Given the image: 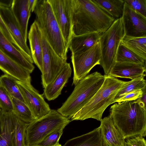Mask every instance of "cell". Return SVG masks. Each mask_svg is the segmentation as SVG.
Returning <instances> with one entry per match:
<instances>
[{"label": "cell", "instance_id": "cell-41", "mask_svg": "<svg viewBox=\"0 0 146 146\" xmlns=\"http://www.w3.org/2000/svg\"><path fill=\"white\" fill-rule=\"evenodd\" d=\"M1 109L0 108V112H1Z\"/></svg>", "mask_w": 146, "mask_h": 146}, {"label": "cell", "instance_id": "cell-26", "mask_svg": "<svg viewBox=\"0 0 146 146\" xmlns=\"http://www.w3.org/2000/svg\"><path fill=\"white\" fill-rule=\"evenodd\" d=\"M146 60L121 42L116 54V62H130L146 66Z\"/></svg>", "mask_w": 146, "mask_h": 146}, {"label": "cell", "instance_id": "cell-25", "mask_svg": "<svg viewBox=\"0 0 146 146\" xmlns=\"http://www.w3.org/2000/svg\"><path fill=\"white\" fill-rule=\"evenodd\" d=\"M121 42L132 52L146 60V36L125 35Z\"/></svg>", "mask_w": 146, "mask_h": 146}, {"label": "cell", "instance_id": "cell-11", "mask_svg": "<svg viewBox=\"0 0 146 146\" xmlns=\"http://www.w3.org/2000/svg\"><path fill=\"white\" fill-rule=\"evenodd\" d=\"M68 50L72 36V0H48Z\"/></svg>", "mask_w": 146, "mask_h": 146}, {"label": "cell", "instance_id": "cell-7", "mask_svg": "<svg viewBox=\"0 0 146 146\" xmlns=\"http://www.w3.org/2000/svg\"><path fill=\"white\" fill-rule=\"evenodd\" d=\"M125 35L121 17L115 19L99 39L101 57L100 64L105 75H109L116 62L117 50Z\"/></svg>", "mask_w": 146, "mask_h": 146}, {"label": "cell", "instance_id": "cell-2", "mask_svg": "<svg viewBox=\"0 0 146 146\" xmlns=\"http://www.w3.org/2000/svg\"><path fill=\"white\" fill-rule=\"evenodd\" d=\"M110 116L124 138L146 135V105L137 99L117 102L111 106Z\"/></svg>", "mask_w": 146, "mask_h": 146}, {"label": "cell", "instance_id": "cell-38", "mask_svg": "<svg viewBox=\"0 0 146 146\" xmlns=\"http://www.w3.org/2000/svg\"><path fill=\"white\" fill-rule=\"evenodd\" d=\"M37 0H28V7L29 11L33 12Z\"/></svg>", "mask_w": 146, "mask_h": 146}, {"label": "cell", "instance_id": "cell-20", "mask_svg": "<svg viewBox=\"0 0 146 146\" xmlns=\"http://www.w3.org/2000/svg\"><path fill=\"white\" fill-rule=\"evenodd\" d=\"M28 0H13L11 10L27 42V26L31 12L28 10Z\"/></svg>", "mask_w": 146, "mask_h": 146}, {"label": "cell", "instance_id": "cell-35", "mask_svg": "<svg viewBox=\"0 0 146 146\" xmlns=\"http://www.w3.org/2000/svg\"><path fill=\"white\" fill-rule=\"evenodd\" d=\"M124 146H146V140L139 135L129 137L125 139Z\"/></svg>", "mask_w": 146, "mask_h": 146}, {"label": "cell", "instance_id": "cell-40", "mask_svg": "<svg viewBox=\"0 0 146 146\" xmlns=\"http://www.w3.org/2000/svg\"><path fill=\"white\" fill-rule=\"evenodd\" d=\"M52 146H62L59 143H57Z\"/></svg>", "mask_w": 146, "mask_h": 146}, {"label": "cell", "instance_id": "cell-17", "mask_svg": "<svg viewBox=\"0 0 146 146\" xmlns=\"http://www.w3.org/2000/svg\"><path fill=\"white\" fill-rule=\"evenodd\" d=\"M72 69L67 62L54 80L44 88L43 94L48 101L52 100L61 94V91L70 77Z\"/></svg>", "mask_w": 146, "mask_h": 146}, {"label": "cell", "instance_id": "cell-28", "mask_svg": "<svg viewBox=\"0 0 146 146\" xmlns=\"http://www.w3.org/2000/svg\"><path fill=\"white\" fill-rule=\"evenodd\" d=\"M14 124L12 134L13 146H26V129L29 123L22 121L15 116Z\"/></svg>", "mask_w": 146, "mask_h": 146}, {"label": "cell", "instance_id": "cell-6", "mask_svg": "<svg viewBox=\"0 0 146 146\" xmlns=\"http://www.w3.org/2000/svg\"><path fill=\"white\" fill-rule=\"evenodd\" d=\"M70 122L57 110H51L45 116L29 123L26 129V146H37L48 135L64 129Z\"/></svg>", "mask_w": 146, "mask_h": 146}, {"label": "cell", "instance_id": "cell-24", "mask_svg": "<svg viewBox=\"0 0 146 146\" xmlns=\"http://www.w3.org/2000/svg\"><path fill=\"white\" fill-rule=\"evenodd\" d=\"M102 10L115 20L122 17L124 0H92Z\"/></svg>", "mask_w": 146, "mask_h": 146}, {"label": "cell", "instance_id": "cell-18", "mask_svg": "<svg viewBox=\"0 0 146 146\" xmlns=\"http://www.w3.org/2000/svg\"><path fill=\"white\" fill-rule=\"evenodd\" d=\"M28 38L33 62L42 72L43 68L42 48L40 37V28L35 20L31 26Z\"/></svg>", "mask_w": 146, "mask_h": 146}, {"label": "cell", "instance_id": "cell-1", "mask_svg": "<svg viewBox=\"0 0 146 146\" xmlns=\"http://www.w3.org/2000/svg\"><path fill=\"white\" fill-rule=\"evenodd\" d=\"M115 20L92 0H72V36L92 32L102 34Z\"/></svg>", "mask_w": 146, "mask_h": 146}, {"label": "cell", "instance_id": "cell-3", "mask_svg": "<svg viewBox=\"0 0 146 146\" xmlns=\"http://www.w3.org/2000/svg\"><path fill=\"white\" fill-rule=\"evenodd\" d=\"M126 82L116 78L105 75L101 87L90 100L71 117L70 121L89 118L101 121L104 111L113 103L116 95Z\"/></svg>", "mask_w": 146, "mask_h": 146}, {"label": "cell", "instance_id": "cell-9", "mask_svg": "<svg viewBox=\"0 0 146 146\" xmlns=\"http://www.w3.org/2000/svg\"><path fill=\"white\" fill-rule=\"evenodd\" d=\"M101 53L99 41L87 50L72 54L73 69L72 85L75 86L95 66L100 64Z\"/></svg>", "mask_w": 146, "mask_h": 146}, {"label": "cell", "instance_id": "cell-30", "mask_svg": "<svg viewBox=\"0 0 146 146\" xmlns=\"http://www.w3.org/2000/svg\"><path fill=\"white\" fill-rule=\"evenodd\" d=\"M17 80L10 76L5 74L0 76V85L5 89L11 97L25 103L16 84Z\"/></svg>", "mask_w": 146, "mask_h": 146}, {"label": "cell", "instance_id": "cell-16", "mask_svg": "<svg viewBox=\"0 0 146 146\" xmlns=\"http://www.w3.org/2000/svg\"><path fill=\"white\" fill-rule=\"evenodd\" d=\"M0 70L17 80L31 84V73L0 50Z\"/></svg>", "mask_w": 146, "mask_h": 146}, {"label": "cell", "instance_id": "cell-10", "mask_svg": "<svg viewBox=\"0 0 146 146\" xmlns=\"http://www.w3.org/2000/svg\"><path fill=\"white\" fill-rule=\"evenodd\" d=\"M16 82L25 103L35 120L41 118L50 112L51 109L49 105L31 84L17 80Z\"/></svg>", "mask_w": 146, "mask_h": 146}, {"label": "cell", "instance_id": "cell-12", "mask_svg": "<svg viewBox=\"0 0 146 146\" xmlns=\"http://www.w3.org/2000/svg\"><path fill=\"white\" fill-rule=\"evenodd\" d=\"M121 18L125 35L146 36V17L133 9L125 1Z\"/></svg>", "mask_w": 146, "mask_h": 146}, {"label": "cell", "instance_id": "cell-27", "mask_svg": "<svg viewBox=\"0 0 146 146\" xmlns=\"http://www.w3.org/2000/svg\"><path fill=\"white\" fill-rule=\"evenodd\" d=\"M13 105L12 112L18 118L27 123L35 120L30 110L24 102L11 97Z\"/></svg>", "mask_w": 146, "mask_h": 146}, {"label": "cell", "instance_id": "cell-8", "mask_svg": "<svg viewBox=\"0 0 146 146\" xmlns=\"http://www.w3.org/2000/svg\"><path fill=\"white\" fill-rule=\"evenodd\" d=\"M40 35L42 52L43 68L41 77L42 86L44 88L54 80L67 62L57 54L40 28Z\"/></svg>", "mask_w": 146, "mask_h": 146}, {"label": "cell", "instance_id": "cell-34", "mask_svg": "<svg viewBox=\"0 0 146 146\" xmlns=\"http://www.w3.org/2000/svg\"><path fill=\"white\" fill-rule=\"evenodd\" d=\"M146 88L135 90L131 92L119 99L116 102L136 100L142 96L144 91L146 90Z\"/></svg>", "mask_w": 146, "mask_h": 146}, {"label": "cell", "instance_id": "cell-5", "mask_svg": "<svg viewBox=\"0 0 146 146\" xmlns=\"http://www.w3.org/2000/svg\"><path fill=\"white\" fill-rule=\"evenodd\" d=\"M33 12L35 20L48 42L57 54L66 61L68 49L48 0H37Z\"/></svg>", "mask_w": 146, "mask_h": 146}, {"label": "cell", "instance_id": "cell-4", "mask_svg": "<svg viewBox=\"0 0 146 146\" xmlns=\"http://www.w3.org/2000/svg\"><path fill=\"white\" fill-rule=\"evenodd\" d=\"M105 75L96 72L80 80L57 111L70 119L92 98L103 84Z\"/></svg>", "mask_w": 146, "mask_h": 146}, {"label": "cell", "instance_id": "cell-23", "mask_svg": "<svg viewBox=\"0 0 146 146\" xmlns=\"http://www.w3.org/2000/svg\"><path fill=\"white\" fill-rule=\"evenodd\" d=\"M62 146H103L100 127L68 140Z\"/></svg>", "mask_w": 146, "mask_h": 146}, {"label": "cell", "instance_id": "cell-29", "mask_svg": "<svg viewBox=\"0 0 146 146\" xmlns=\"http://www.w3.org/2000/svg\"><path fill=\"white\" fill-rule=\"evenodd\" d=\"M146 88V81L144 77H141L126 82L118 92L113 100V103L119 99L133 91Z\"/></svg>", "mask_w": 146, "mask_h": 146}, {"label": "cell", "instance_id": "cell-31", "mask_svg": "<svg viewBox=\"0 0 146 146\" xmlns=\"http://www.w3.org/2000/svg\"><path fill=\"white\" fill-rule=\"evenodd\" d=\"M0 108L5 112H12L13 105L11 97L2 86L0 85Z\"/></svg>", "mask_w": 146, "mask_h": 146}, {"label": "cell", "instance_id": "cell-33", "mask_svg": "<svg viewBox=\"0 0 146 146\" xmlns=\"http://www.w3.org/2000/svg\"><path fill=\"white\" fill-rule=\"evenodd\" d=\"M133 9L146 17V0H124Z\"/></svg>", "mask_w": 146, "mask_h": 146}, {"label": "cell", "instance_id": "cell-19", "mask_svg": "<svg viewBox=\"0 0 146 146\" xmlns=\"http://www.w3.org/2000/svg\"><path fill=\"white\" fill-rule=\"evenodd\" d=\"M0 50L31 73L34 70L35 66L33 64L26 58L21 52L7 39L0 30Z\"/></svg>", "mask_w": 146, "mask_h": 146}, {"label": "cell", "instance_id": "cell-32", "mask_svg": "<svg viewBox=\"0 0 146 146\" xmlns=\"http://www.w3.org/2000/svg\"><path fill=\"white\" fill-rule=\"evenodd\" d=\"M63 129H61L52 133L37 146H52L59 143V140L63 133Z\"/></svg>", "mask_w": 146, "mask_h": 146}, {"label": "cell", "instance_id": "cell-36", "mask_svg": "<svg viewBox=\"0 0 146 146\" xmlns=\"http://www.w3.org/2000/svg\"><path fill=\"white\" fill-rule=\"evenodd\" d=\"M0 30L7 39L18 49L20 50L4 22L0 14Z\"/></svg>", "mask_w": 146, "mask_h": 146}, {"label": "cell", "instance_id": "cell-21", "mask_svg": "<svg viewBox=\"0 0 146 146\" xmlns=\"http://www.w3.org/2000/svg\"><path fill=\"white\" fill-rule=\"evenodd\" d=\"M101 35L99 33L92 32L72 36L68 48L72 54L86 51L98 42Z\"/></svg>", "mask_w": 146, "mask_h": 146}, {"label": "cell", "instance_id": "cell-22", "mask_svg": "<svg viewBox=\"0 0 146 146\" xmlns=\"http://www.w3.org/2000/svg\"><path fill=\"white\" fill-rule=\"evenodd\" d=\"M15 117L12 112H0V146H13Z\"/></svg>", "mask_w": 146, "mask_h": 146}, {"label": "cell", "instance_id": "cell-39", "mask_svg": "<svg viewBox=\"0 0 146 146\" xmlns=\"http://www.w3.org/2000/svg\"><path fill=\"white\" fill-rule=\"evenodd\" d=\"M139 100L143 102L146 105V93L145 90L143 93L142 96L138 99Z\"/></svg>", "mask_w": 146, "mask_h": 146}, {"label": "cell", "instance_id": "cell-14", "mask_svg": "<svg viewBox=\"0 0 146 146\" xmlns=\"http://www.w3.org/2000/svg\"><path fill=\"white\" fill-rule=\"evenodd\" d=\"M100 122L103 146H124L125 139L114 125L110 115L102 119Z\"/></svg>", "mask_w": 146, "mask_h": 146}, {"label": "cell", "instance_id": "cell-37", "mask_svg": "<svg viewBox=\"0 0 146 146\" xmlns=\"http://www.w3.org/2000/svg\"><path fill=\"white\" fill-rule=\"evenodd\" d=\"M13 0H0V7L10 8Z\"/></svg>", "mask_w": 146, "mask_h": 146}, {"label": "cell", "instance_id": "cell-13", "mask_svg": "<svg viewBox=\"0 0 146 146\" xmlns=\"http://www.w3.org/2000/svg\"><path fill=\"white\" fill-rule=\"evenodd\" d=\"M0 14L11 35L26 58L33 64L30 50L23 38L19 26L10 8L0 7Z\"/></svg>", "mask_w": 146, "mask_h": 146}, {"label": "cell", "instance_id": "cell-15", "mask_svg": "<svg viewBox=\"0 0 146 146\" xmlns=\"http://www.w3.org/2000/svg\"><path fill=\"white\" fill-rule=\"evenodd\" d=\"M146 66L128 62H116L109 75L133 80L145 76Z\"/></svg>", "mask_w": 146, "mask_h": 146}]
</instances>
